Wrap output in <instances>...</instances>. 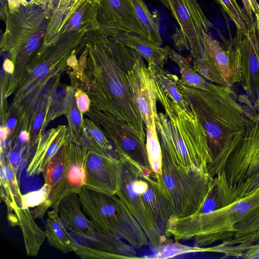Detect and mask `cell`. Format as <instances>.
<instances>
[{"mask_svg": "<svg viewBox=\"0 0 259 259\" xmlns=\"http://www.w3.org/2000/svg\"><path fill=\"white\" fill-rule=\"evenodd\" d=\"M153 175L171 209V218H176L191 215L200 208L213 180L202 171L180 169L162 152L161 173Z\"/></svg>", "mask_w": 259, "mask_h": 259, "instance_id": "cell-7", "label": "cell"}, {"mask_svg": "<svg viewBox=\"0 0 259 259\" xmlns=\"http://www.w3.org/2000/svg\"><path fill=\"white\" fill-rule=\"evenodd\" d=\"M255 25L258 37V60H259V13L255 14ZM254 108L256 109L257 112L259 113V96L258 98L253 106Z\"/></svg>", "mask_w": 259, "mask_h": 259, "instance_id": "cell-48", "label": "cell"}, {"mask_svg": "<svg viewBox=\"0 0 259 259\" xmlns=\"http://www.w3.org/2000/svg\"><path fill=\"white\" fill-rule=\"evenodd\" d=\"M98 20V32L107 38L125 33L147 38L146 29L136 13L132 0H100Z\"/></svg>", "mask_w": 259, "mask_h": 259, "instance_id": "cell-16", "label": "cell"}, {"mask_svg": "<svg viewBox=\"0 0 259 259\" xmlns=\"http://www.w3.org/2000/svg\"><path fill=\"white\" fill-rule=\"evenodd\" d=\"M87 32L72 31L50 45L42 44L32 56L11 105L20 117L22 129L29 132L38 114L46 117L62 76L71 69L68 59L74 54L81 53Z\"/></svg>", "mask_w": 259, "mask_h": 259, "instance_id": "cell-2", "label": "cell"}, {"mask_svg": "<svg viewBox=\"0 0 259 259\" xmlns=\"http://www.w3.org/2000/svg\"><path fill=\"white\" fill-rule=\"evenodd\" d=\"M134 185L140 192L144 205L161 235L168 238L166 234V229L173 214L153 177L152 171L143 172L139 168Z\"/></svg>", "mask_w": 259, "mask_h": 259, "instance_id": "cell-19", "label": "cell"}, {"mask_svg": "<svg viewBox=\"0 0 259 259\" xmlns=\"http://www.w3.org/2000/svg\"><path fill=\"white\" fill-rule=\"evenodd\" d=\"M17 138L23 144L30 143V133L26 130L22 129Z\"/></svg>", "mask_w": 259, "mask_h": 259, "instance_id": "cell-47", "label": "cell"}, {"mask_svg": "<svg viewBox=\"0 0 259 259\" xmlns=\"http://www.w3.org/2000/svg\"><path fill=\"white\" fill-rule=\"evenodd\" d=\"M165 47L168 57L179 66L181 74V79L186 84L212 93H221L228 87L207 82L185 58L176 53L169 47L166 46Z\"/></svg>", "mask_w": 259, "mask_h": 259, "instance_id": "cell-27", "label": "cell"}, {"mask_svg": "<svg viewBox=\"0 0 259 259\" xmlns=\"http://www.w3.org/2000/svg\"><path fill=\"white\" fill-rule=\"evenodd\" d=\"M155 87L165 111L155 118L162 152L181 170L207 173L212 159L206 133L196 113L184 111L155 83Z\"/></svg>", "mask_w": 259, "mask_h": 259, "instance_id": "cell-4", "label": "cell"}, {"mask_svg": "<svg viewBox=\"0 0 259 259\" xmlns=\"http://www.w3.org/2000/svg\"><path fill=\"white\" fill-rule=\"evenodd\" d=\"M9 13H12L18 11L22 6L27 5L29 2L27 0H6Z\"/></svg>", "mask_w": 259, "mask_h": 259, "instance_id": "cell-45", "label": "cell"}, {"mask_svg": "<svg viewBox=\"0 0 259 259\" xmlns=\"http://www.w3.org/2000/svg\"><path fill=\"white\" fill-rule=\"evenodd\" d=\"M66 229L58 210L48 212L45 231L46 238L51 246L65 253L74 252L77 247V243Z\"/></svg>", "mask_w": 259, "mask_h": 259, "instance_id": "cell-26", "label": "cell"}, {"mask_svg": "<svg viewBox=\"0 0 259 259\" xmlns=\"http://www.w3.org/2000/svg\"><path fill=\"white\" fill-rule=\"evenodd\" d=\"M244 9L252 20H254L252 14L259 13V3L257 0H241Z\"/></svg>", "mask_w": 259, "mask_h": 259, "instance_id": "cell-42", "label": "cell"}, {"mask_svg": "<svg viewBox=\"0 0 259 259\" xmlns=\"http://www.w3.org/2000/svg\"><path fill=\"white\" fill-rule=\"evenodd\" d=\"M119 63L146 125L158 115L154 80L144 58L133 48L112 40Z\"/></svg>", "mask_w": 259, "mask_h": 259, "instance_id": "cell-12", "label": "cell"}, {"mask_svg": "<svg viewBox=\"0 0 259 259\" xmlns=\"http://www.w3.org/2000/svg\"><path fill=\"white\" fill-rule=\"evenodd\" d=\"M85 47L73 72L77 88L85 91L91 107L107 112L127 123L146 140V127L113 42L98 31L86 34Z\"/></svg>", "mask_w": 259, "mask_h": 259, "instance_id": "cell-1", "label": "cell"}, {"mask_svg": "<svg viewBox=\"0 0 259 259\" xmlns=\"http://www.w3.org/2000/svg\"><path fill=\"white\" fill-rule=\"evenodd\" d=\"M75 89L71 85H66L64 114L67 119L69 137L73 141L81 143L83 138L84 131L82 118L78 110L74 95Z\"/></svg>", "mask_w": 259, "mask_h": 259, "instance_id": "cell-29", "label": "cell"}, {"mask_svg": "<svg viewBox=\"0 0 259 259\" xmlns=\"http://www.w3.org/2000/svg\"><path fill=\"white\" fill-rule=\"evenodd\" d=\"M74 0H30L29 2L49 14L54 10L69 5Z\"/></svg>", "mask_w": 259, "mask_h": 259, "instance_id": "cell-40", "label": "cell"}, {"mask_svg": "<svg viewBox=\"0 0 259 259\" xmlns=\"http://www.w3.org/2000/svg\"><path fill=\"white\" fill-rule=\"evenodd\" d=\"M48 17V12L29 2L18 11L7 14L1 53H8L15 70L9 79L6 98L18 88L32 56L42 45Z\"/></svg>", "mask_w": 259, "mask_h": 259, "instance_id": "cell-6", "label": "cell"}, {"mask_svg": "<svg viewBox=\"0 0 259 259\" xmlns=\"http://www.w3.org/2000/svg\"><path fill=\"white\" fill-rule=\"evenodd\" d=\"M108 38L136 50L146 61L148 66L163 67L168 58L165 47H161L142 36L125 33Z\"/></svg>", "mask_w": 259, "mask_h": 259, "instance_id": "cell-25", "label": "cell"}, {"mask_svg": "<svg viewBox=\"0 0 259 259\" xmlns=\"http://www.w3.org/2000/svg\"><path fill=\"white\" fill-rule=\"evenodd\" d=\"M100 2V0H74L69 5L50 13L42 44L50 45L72 31H98Z\"/></svg>", "mask_w": 259, "mask_h": 259, "instance_id": "cell-14", "label": "cell"}, {"mask_svg": "<svg viewBox=\"0 0 259 259\" xmlns=\"http://www.w3.org/2000/svg\"><path fill=\"white\" fill-rule=\"evenodd\" d=\"M155 251L153 254L147 255L140 258L162 259L172 258L177 255L184 254L205 252V247L190 246L178 242H173L167 239L163 244L155 248Z\"/></svg>", "mask_w": 259, "mask_h": 259, "instance_id": "cell-35", "label": "cell"}, {"mask_svg": "<svg viewBox=\"0 0 259 259\" xmlns=\"http://www.w3.org/2000/svg\"><path fill=\"white\" fill-rule=\"evenodd\" d=\"M154 82L168 98L184 111L195 113L189 97L184 92L182 80L177 75L158 66H148Z\"/></svg>", "mask_w": 259, "mask_h": 259, "instance_id": "cell-24", "label": "cell"}, {"mask_svg": "<svg viewBox=\"0 0 259 259\" xmlns=\"http://www.w3.org/2000/svg\"><path fill=\"white\" fill-rule=\"evenodd\" d=\"M239 101L244 104L245 131L222 172L229 190L235 189L259 172V113L254 111L247 96H240Z\"/></svg>", "mask_w": 259, "mask_h": 259, "instance_id": "cell-10", "label": "cell"}, {"mask_svg": "<svg viewBox=\"0 0 259 259\" xmlns=\"http://www.w3.org/2000/svg\"><path fill=\"white\" fill-rule=\"evenodd\" d=\"M82 126L84 131L83 137L88 143L118 158L111 142L98 123L90 118L83 117Z\"/></svg>", "mask_w": 259, "mask_h": 259, "instance_id": "cell-34", "label": "cell"}, {"mask_svg": "<svg viewBox=\"0 0 259 259\" xmlns=\"http://www.w3.org/2000/svg\"><path fill=\"white\" fill-rule=\"evenodd\" d=\"M239 257L246 259H259V243H255L247 247L239 255Z\"/></svg>", "mask_w": 259, "mask_h": 259, "instance_id": "cell-44", "label": "cell"}, {"mask_svg": "<svg viewBox=\"0 0 259 259\" xmlns=\"http://www.w3.org/2000/svg\"><path fill=\"white\" fill-rule=\"evenodd\" d=\"M3 71L11 76L14 72V64L11 59H6L3 63Z\"/></svg>", "mask_w": 259, "mask_h": 259, "instance_id": "cell-46", "label": "cell"}, {"mask_svg": "<svg viewBox=\"0 0 259 259\" xmlns=\"http://www.w3.org/2000/svg\"><path fill=\"white\" fill-rule=\"evenodd\" d=\"M51 207V203L48 198L39 205L36 206L30 211L31 214L35 219L36 218L42 219L47 210Z\"/></svg>", "mask_w": 259, "mask_h": 259, "instance_id": "cell-43", "label": "cell"}, {"mask_svg": "<svg viewBox=\"0 0 259 259\" xmlns=\"http://www.w3.org/2000/svg\"><path fill=\"white\" fill-rule=\"evenodd\" d=\"M80 206L79 197L76 193L65 196L58 204L60 218L71 233L88 241L93 247L119 255L123 258L140 257L137 256L134 247L87 219Z\"/></svg>", "mask_w": 259, "mask_h": 259, "instance_id": "cell-9", "label": "cell"}, {"mask_svg": "<svg viewBox=\"0 0 259 259\" xmlns=\"http://www.w3.org/2000/svg\"><path fill=\"white\" fill-rule=\"evenodd\" d=\"M85 114L100 126L113 146L118 159H126L141 170L151 169L146 140L127 123L107 112L92 107Z\"/></svg>", "mask_w": 259, "mask_h": 259, "instance_id": "cell-13", "label": "cell"}, {"mask_svg": "<svg viewBox=\"0 0 259 259\" xmlns=\"http://www.w3.org/2000/svg\"><path fill=\"white\" fill-rule=\"evenodd\" d=\"M256 243H259V210L237 227L232 238L207 247V251L238 258L247 247Z\"/></svg>", "mask_w": 259, "mask_h": 259, "instance_id": "cell-22", "label": "cell"}, {"mask_svg": "<svg viewBox=\"0 0 259 259\" xmlns=\"http://www.w3.org/2000/svg\"><path fill=\"white\" fill-rule=\"evenodd\" d=\"M234 44L241 55V79L239 83L255 104L259 96L258 42L256 25L246 34L237 35Z\"/></svg>", "mask_w": 259, "mask_h": 259, "instance_id": "cell-20", "label": "cell"}, {"mask_svg": "<svg viewBox=\"0 0 259 259\" xmlns=\"http://www.w3.org/2000/svg\"><path fill=\"white\" fill-rule=\"evenodd\" d=\"M193 63L197 72L205 79L228 87L226 82L205 53L203 56L193 59Z\"/></svg>", "mask_w": 259, "mask_h": 259, "instance_id": "cell-36", "label": "cell"}, {"mask_svg": "<svg viewBox=\"0 0 259 259\" xmlns=\"http://www.w3.org/2000/svg\"><path fill=\"white\" fill-rule=\"evenodd\" d=\"M52 188L45 183L39 190L22 195V208L34 207L47 200L50 196Z\"/></svg>", "mask_w": 259, "mask_h": 259, "instance_id": "cell-38", "label": "cell"}, {"mask_svg": "<svg viewBox=\"0 0 259 259\" xmlns=\"http://www.w3.org/2000/svg\"><path fill=\"white\" fill-rule=\"evenodd\" d=\"M74 253L79 257L83 259H118L123 258L119 255L101 250L91 246H87L77 243Z\"/></svg>", "mask_w": 259, "mask_h": 259, "instance_id": "cell-39", "label": "cell"}, {"mask_svg": "<svg viewBox=\"0 0 259 259\" xmlns=\"http://www.w3.org/2000/svg\"><path fill=\"white\" fill-rule=\"evenodd\" d=\"M66 146L68 167L66 174L60 183L53 189L48 198L51 203V208L57 210L63 197L73 193L78 194L85 182L88 149L84 138L81 143H77L69 136Z\"/></svg>", "mask_w": 259, "mask_h": 259, "instance_id": "cell-18", "label": "cell"}, {"mask_svg": "<svg viewBox=\"0 0 259 259\" xmlns=\"http://www.w3.org/2000/svg\"><path fill=\"white\" fill-rule=\"evenodd\" d=\"M259 210V187L249 195L214 210L183 218H172L167 234L176 241H192L206 247L233 237L237 227Z\"/></svg>", "mask_w": 259, "mask_h": 259, "instance_id": "cell-5", "label": "cell"}, {"mask_svg": "<svg viewBox=\"0 0 259 259\" xmlns=\"http://www.w3.org/2000/svg\"><path fill=\"white\" fill-rule=\"evenodd\" d=\"M171 12L179 25L172 35L175 47L189 51L193 60L204 54L203 38L211 24L197 0H157Z\"/></svg>", "mask_w": 259, "mask_h": 259, "instance_id": "cell-11", "label": "cell"}, {"mask_svg": "<svg viewBox=\"0 0 259 259\" xmlns=\"http://www.w3.org/2000/svg\"><path fill=\"white\" fill-rule=\"evenodd\" d=\"M18 225L22 233L27 255L35 256L45 241L46 235L36 224L27 208H19L17 212Z\"/></svg>", "mask_w": 259, "mask_h": 259, "instance_id": "cell-28", "label": "cell"}, {"mask_svg": "<svg viewBox=\"0 0 259 259\" xmlns=\"http://www.w3.org/2000/svg\"><path fill=\"white\" fill-rule=\"evenodd\" d=\"M74 95L78 110L83 119L84 113L90 109L91 100L88 94L79 88L75 89Z\"/></svg>", "mask_w": 259, "mask_h": 259, "instance_id": "cell-41", "label": "cell"}, {"mask_svg": "<svg viewBox=\"0 0 259 259\" xmlns=\"http://www.w3.org/2000/svg\"><path fill=\"white\" fill-rule=\"evenodd\" d=\"M132 1L136 14L146 29L147 38L161 46L162 39L160 33L159 22L156 15L154 16L151 14L143 0Z\"/></svg>", "mask_w": 259, "mask_h": 259, "instance_id": "cell-33", "label": "cell"}, {"mask_svg": "<svg viewBox=\"0 0 259 259\" xmlns=\"http://www.w3.org/2000/svg\"><path fill=\"white\" fill-rule=\"evenodd\" d=\"M235 24L237 35H244L255 25V21L249 17L236 0H215Z\"/></svg>", "mask_w": 259, "mask_h": 259, "instance_id": "cell-31", "label": "cell"}, {"mask_svg": "<svg viewBox=\"0 0 259 259\" xmlns=\"http://www.w3.org/2000/svg\"><path fill=\"white\" fill-rule=\"evenodd\" d=\"M118 159L119 179L116 195L130 209L147 236L150 247L155 249L168 238L161 235L134 185L139 168L126 159Z\"/></svg>", "mask_w": 259, "mask_h": 259, "instance_id": "cell-15", "label": "cell"}, {"mask_svg": "<svg viewBox=\"0 0 259 259\" xmlns=\"http://www.w3.org/2000/svg\"><path fill=\"white\" fill-rule=\"evenodd\" d=\"M78 195L83 212L103 230L137 249L149 243L140 224L116 194H105L83 186Z\"/></svg>", "mask_w": 259, "mask_h": 259, "instance_id": "cell-8", "label": "cell"}, {"mask_svg": "<svg viewBox=\"0 0 259 259\" xmlns=\"http://www.w3.org/2000/svg\"><path fill=\"white\" fill-rule=\"evenodd\" d=\"M146 145L150 168L154 174L161 173L162 151L157 133L155 119L146 125Z\"/></svg>", "mask_w": 259, "mask_h": 259, "instance_id": "cell-32", "label": "cell"}, {"mask_svg": "<svg viewBox=\"0 0 259 259\" xmlns=\"http://www.w3.org/2000/svg\"><path fill=\"white\" fill-rule=\"evenodd\" d=\"M182 82L206 133L212 159L207 173L214 178L223 172L227 159L244 135L243 107L234 98L230 87L212 93Z\"/></svg>", "mask_w": 259, "mask_h": 259, "instance_id": "cell-3", "label": "cell"}, {"mask_svg": "<svg viewBox=\"0 0 259 259\" xmlns=\"http://www.w3.org/2000/svg\"><path fill=\"white\" fill-rule=\"evenodd\" d=\"M1 197L5 202L8 212V220L12 226L18 225L17 212L22 207V194L17 177V172L3 154L1 153Z\"/></svg>", "mask_w": 259, "mask_h": 259, "instance_id": "cell-23", "label": "cell"}, {"mask_svg": "<svg viewBox=\"0 0 259 259\" xmlns=\"http://www.w3.org/2000/svg\"><path fill=\"white\" fill-rule=\"evenodd\" d=\"M205 53L226 82L228 87L239 83L241 79V53L239 48L229 46L224 49L209 34H204Z\"/></svg>", "mask_w": 259, "mask_h": 259, "instance_id": "cell-21", "label": "cell"}, {"mask_svg": "<svg viewBox=\"0 0 259 259\" xmlns=\"http://www.w3.org/2000/svg\"><path fill=\"white\" fill-rule=\"evenodd\" d=\"M259 187V172L247 179L235 189H225L223 206L249 195Z\"/></svg>", "mask_w": 259, "mask_h": 259, "instance_id": "cell-37", "label": "cell"}, {"mask_svg": "<svg viewBox=\"0 0 259 259\" xmlns=\"http://www.w3.org/2000/svg\"><path fill=\"white\" fill-rule=\"evenodd\" d=\"M87 143L84 187L105 194H116L119 179L118 158Z\"/></svg>", "mask_w": 259, "mask_h": 259, "instance_id": "cell-17", "label": "cell"}, {"mask_svg": "<svg viewBox=\"0 0 259 259\" xmlns=\"http://www.w3.org/2000/svg\"><path fill=\"white\" fill-rule=\"evenodd\" d=\"M66 143L61 147L50 160L42 172L45 183L51 186L52 190L64 178L67 169L68 155Z\"/></svg>", "mask_w": 259, "mask_h": 259, "instance_id": "cell-30", "label": "cell"}]
</instances>
